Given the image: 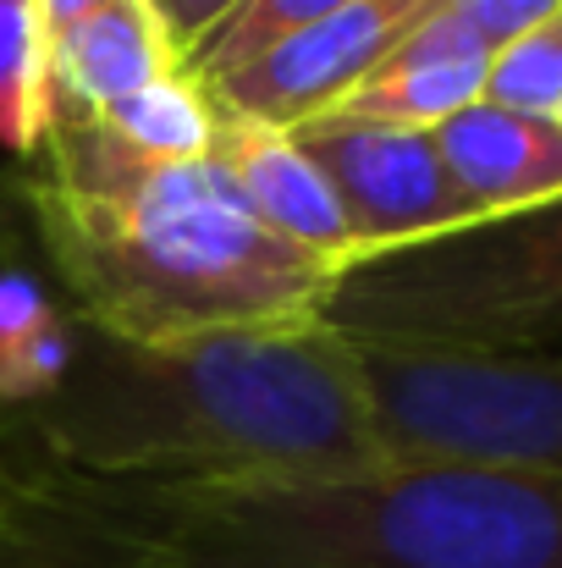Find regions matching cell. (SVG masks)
Returning <instances> with one entry per match:
<instances>
[{
  "instance_id": "1",
  "label": "cell",
  "mask_w": 562,
  "mask_h": 568,
  "mask_svg": "<svg viewBox=\"0 0 562 568\" xmlns=\"http://www.w3.org/2000/svg\"><path fill=\"white\" fill-rule=\"evenodd\" d=\"M0 525L61 568H562V480L402 464L83 480L6 464Z\"/></svg>"
},
{
  "instance_id": "2",
  "label": "cell",
  "mask_w": 562,
  "mask_h": 568,
  "mask_svg": "<svg viewBox=\"0 0 562 568\" xmlns=\"http://www.w3.org/2000/svg\"><path fill=\"white\" fill-rule=\"evenodd\" d=\"M0 458L83 480H248L380 464L354 354L320 321L116 337L78 321L67 381L0 414Z\"/></svg>"
},
{
  "instance_id": "3",
  "label": "cell",
  "mask_w": 562,
  "mask_h": 568,
  "mask_svg": "<svg viewBox=\"0 0 562 568\" xmlns=\"http://www.w3.org/2000/svg\"><path fill=\"white\" fill-rule=\"evenodd\" d=\"M0 265L33 271L78 321L116 337L304 326L337 265L254 221L215 161L150 166L83 122H50L0 172Z\"/></svg>"
},
{
  "instance_id": "4",
  "label": "cell",
  "mask_w": 562,
  "mask_h": 568,
  "mask_svg": "<svg viewBox=\"0 0 562 568\" xmlns=\"http://www.w3.org/2000/svg\"><path fill=\"white\" fill-rule=\"evenodd\" d=\"M354 343L430 354L562 348V199L480 215L337 265L315 315Z\"/></svg>"
},
{
  "instance_id": "5",
  "label": "cell",
  "mask_w": 562,
  "mask_h": 568,
  "mask_svg": "<svg viewBox=\"0 0 562 568\" xmlns=\"http://www.w3.org/2000/svg\"><path fill=\"white\" fill-rule=\"evenodd\" d=\"M343 343L386 458L562 480V348L430 354L354 337Z\"/></svg>"
},
{
  "instance_id": "6",
  "label": "cell",
  "mask_w": 562,
  "mask_h": 568,
  "mask_svg": "<svg viewBox=\"0 0 562 568\" xmlns=\"http://www.w3.org/2000/svg\"><path fill=\"white\" fill-rule=\"evenodd\" d=\"M287 133L331 183L348 226H354L359 254L436 237L447 226L474 221L469 199L458 193L452 172L441 166L436 139L425 128H391V122L348 116V111H326Z\"/></svg>"
},
{
  "instance_id": "7",
  "label": "cell",
  "mask_w": 562,
  "mask_h": 568,
  "mask_svg": "<svg viewBox=\"0 0 562 568\" xmlns=\"http://www.w3.org/2000/svg\"><path fill=\"white\" fill-rule=\"evenodd\" d=\"M436 6L441 0H354L320 22L282 33L254 61L221 78H204V94L226 116L265 122V128H298L309 116L337 111L380 67V55Z\"/></svg>"
},
{
  "instance_id": "8",
  "label": "cell",
  "mask_w": 562,
  "mask_h": 568,
  "mask_svg": "<svg viewBox=\"0 0 562 568\" xmlns=\"http://www.w3.org/2000/svg\"><path fill=\"white\" fill-rule=\"evenodd\" d=\"M210 161L232 178V189L243 193L254 221L265 232H276L282 243H293V248H304L326 265H348L359 254L354 226H348L331 183L293 144L287 128H265V122H243V116L221 111Z\"/></svg>"
},
{
  "instance_id": "9",
  "label": "cell",
  "mask_w": 562,
  "mask_h": 568,
  "mask_svg": "<svg viewBox=\"0 0 562 568\" xmlns=\"http://www.w3.org/2000/svg\"><path fill=\"white\" fill-rule=\"evenodd\" d=\"M441 166L452 172L458 193L480 215H508L562 199V122L558 116H519L497 105H469L430 128Z\"/></svg>"
},
{
  "instance_id": "10",
  "label": "cell",
  "mask_w": 562,
  "mask_h": 568,
  "mask_svg": "<svg viewBox=\"0 0 562 568\" xmlns=\"http://www.w3.org/2000/svg\"><path fill=\"white\" fill-rule=\"evenodd\" d=\"M486 67L491 50L452 17V11H430L425 22H413L375 67L370 78L337 105L348 116L365 122H391V128H441L447 116L480 105L486 94Z\"/></svg>"
},
{
  "instance_id": "11",
  "label": "cell",
  "mask_w": 562,
  "mask_h": 568,
  "mask_svg": "<svg viewBox=\"0 0 562 568\" xmlns=\"http://www.w3.org/2000/svg\"><path fill=\"white\" fill-rule=\"evenodd\" d=\"M177 72V55L144 0H105L50 39V122H83Z\"/></svg>"
},
{
  "instance_id": "12",
  "label": "cell",
  "mask_w": 562,
  "mask_h": 568,
  "mask_svg": "<svg viewBox=\"0 0 562 568\" xmlns=\"http://www.w3.org/2000/svg\"><path fill=\"white\" fill-rule=\"evenodd\" d=\"M116 150H127L133 161H150V166H187V161H210V144H215V122L221 111L210 105L204 83H193L183 67L155 78L150 89L116 100L111 111L94 116Z\"/></svg>"
},
{
  "instance_id": "13",
  "label": "cell",
  "mask_w": 562,
  "mask_h": 568,
  "mask_svg": "<svg viewBox=\"0 0 562 568\" xmlns=\"http://www.w3.org/2000/svg\"><path fill=\"white\" fill-rule=\"evenodd\" d=\"M50 128V39L33 0H0V150L28 166Z\"/></svg>"
},
{
  "instance_id": "14",
  "label": "cell",
  "mask_w": 562,
  "mask_h": 568,
  "mask_svg": "<svg viewBox=\"0 0 562 568\" xmlns=\"http://www.w3.org/2000/svg\"><path fill=\"white\" fill-rule=\"evenodd\" d=\"M486 105L519 116H558L562 111V11L552 22L519 33L513 44L491 50L486 67Z\"/></svg>"
},
{
  "instance_id": "15",
  "label": "cell",
  "mask_w": 562,
  "mask_h": 568,
  "mask_svg": "<svg viewBox=\"0 0 562 568\" xmlns=\"http://www.w3.org/2000/svg\"><path fill=\"white\" fill-rule=\"evenodd\" d=\"M343 6H354V0H243V6L187 55L183 72L193 83L221 78V72L254 61V55H259L265 44H276L282 33H293V28H304V22H320V17H331V11H343Z\"/></svg>"
},
{
  "instance_id": "16",
  "label": "cell",
  "mask_w": 562,
  "mask_h": 568,
  "mask_svg": "<svg viewBox=\"0 0 562 568\" xmlns=\"http://www.w3.org/2000/svg\"><path fill=\"white\" fill-rule=\"evenodd\" d=\"M441 11H452L486 50H502L519 33L552 22L562 11V0H441Z\"/></svg>"
},
{
  "instance_id": "17",
  "label": "cell",
  "mask_w": 562,
  "mask_h": 568,
  "mask_svg": "<svg viewBox=\"0 0 562 568\" xmlns=\"http://www.w3.org/2000/svg\"><path fill=\"white\" fill-rule=\"evenodd\" d=\"M61 310V298L22 265H0V365L17 354V343H28L50 315Z\"/></svg>"
},
{
  "instance_id": "18",
  "label": "cell",
  "mask_w": 562,
  "mask_h": 568,
  "mask_svg": "<svg viewBox=\"0 0 562 568\" xmlns=\"http://www.w3.org/2000/svg\"><path fill=\"white\" fill-rule=\"evenodd\" d=\"M150 11H155V22H161V33H166V44H172V55H177V67H183L187 55L243 6V0H144Z\"/></svg>"
},
{
  "instance_id": "19",
  "label": "cell",
  "mask_w": 562,
  "mask_h": 568,
  "mask_svg": "<svg viewBox=\"0 0 562 568\" xmlns=\"http://www.w3.org/2000/svg\"><path fill=\"white\" fill-rule=\"evenodd\" d=\"M105 0H33V17H39V28H44V39H55L61 28H72L78 17H89V11H100Z\"/></svg>"
},
{
  "instance_id": "20",
  "label": "cell",
  "mask_w": 562,
  "mask_h": 568,
  "mask_svg": "<svg viewBox=\"0 0 562 568\" xmlns=\"http://www.w3.org/2000/svg\"><path fill=\"white\" fill-rule=\"evenodd\" d=\"M0 568H61V564H50L44 552H33V547H22L17 536H6V541H0Z\"/></svg>"
},
{
  "instance_id": "21",
  "label": "cell",
  "mask_w": 562,
  "mask_h": 568,
  "mask_svg": "<svg viewBox=\"0 0 562 568\" xmlns=\"http://www.w3.org/2000/svg\"><path fill=\"white\" fill-rule=\"evenodd\" d=\"M0 508H6V469H0ZM6 530V525H0Z\"/></svg>"
},
{
  "instance_id": "22",
  "label": "cell",
  "mask_w": 562,
  "mask_h": 568,
  "mask_svg": "<svg viewBox=\"0 0 562 568\" xmlns=\"http://www.w3.org/2000/svg\"><path fill=\"white\" fill-rule=\"evenodd\" d=\"M0 541H6V530H0Z\"/></svg>"
},
{
  "instance_id": "23",
  "label": "cell",
  "mask_w": 562,
  "mask_h": 568,
  "mask_svg": "<svg viewBox=\"0 0 562 568\" xmlns=\"http://www.w3.org/2000/svg\"><path fill=\"white\" fill-rule=\"evenodd\" d=\"M558 122H562V111H558Z\"/></svg>"
}]
</instances>
